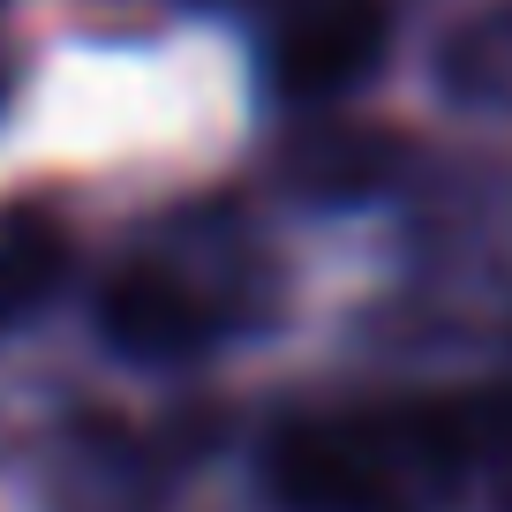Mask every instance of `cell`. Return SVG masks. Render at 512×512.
Returning <instances> with one entry per match:
<instances>
[{
	"label": "cell",
	"mask_w": 512,
	"mask_h": 512,
	"mask_svg": "<svg viewBox=\"0 0 512 512\" xmlns=\"http://www.w3.org/2000/svg\"><path fill=\"white\" fill-rule=\"evenodd\" d=\"M234 8H272V0H234Z\"/></svg>",
	"instance_id": "52a82bcc"
},
{
	"label": "cell",
	"mask_w": 512,
	"mask_h": 512,
	"mask_svg": "<svg viewBox=\"0 0 512 512\" xmlns=\"http://www.w3.org/2000/svg\"><path fill=\"white\" fill-rule=\"evenodd\" d=\"M0 106H8V61H0Z\"/></svg>",
	"instance_id": "8992f818"
},
{
	"label": "cell",
	"mask_w": 512,
	"mask_h": 512,
	"mask_svg": "<svg viewBox=\"0 0 512 512\" xmlns=\"http://www.w3.org/2000/svg\"><path fill=\"white\" fill-rule=\"evenodd\" d=\"M505 512H512V497H505Z\"/></svg>",
	"instance_id": "ba28073f"
},
{
	"label": "cell",
	"mask_w": 512,
	"mask_h": 512,
	"mask_svg": "<svg viewBox=\"0 0 512 512\" xmlns=\"http://www.w3.org/2000/svg\"><path fill=\"white\" fill-rule=\"evenodd\" d=\"M475 460V415L445 400H384L287 422L264 452L279 512H445Z\"/></svg>",
	"instance_id": "6da1fadb"
},
{
	"label": "cell",
	"mask_w": 512,
	"mask_h": 512,
	"mask_svg": "<svg viewBox=\"0 0 512 512\" xmlns=\"http://www.w3.org/2000/svg\"><path fill=\"white\" fill-rule=\"evenodd\" d=\"M460 61H475V68H452V83H460V91H505V76H512V8L497 23H482L475 38H467L460 46Z\"/></svg>",
	"instance_id": "5b68a950"
},
{
	"label": "cell",
	"mask_w": 512,
	"mask_h": 512,
	"mask_svg": "<svg viewBox=\"0 0 512 512\" xmlns=\"http://www.w3.org/2000/svg\"><path fill=\"white\" fill-rule=\"evenodd\" d=\"M98 332L113 354L128 362H189V354L219 347L234 332V302L219 287L189 272V264H166V256H136L128 272L106 279L98 294Z\"/></svg>",
	"instance_id": "3957f363"
},
{
	"label": "cell",
	"mask_w": 512,
	"mask_h": 512,
	"mask_svg": "<svg viewBox=\"0 0 512 512\" xmlns=\"http://www.w3.org/2000/svg\"><path fill=\"white\" fill-rule=\"evenodd\" d=\"M384 0H272L264 8V83L287 106H339L384 61Z\"/></svg>",
	"instance_id": "7a4b0ae2"
},
{
	"label": "cell",
	"mask_w": 512,
	"mask_h": 512,
	"mask_svg": "<svg viewBox=\"0 0 512 512\" xmlns=\"http://www.w3.org/2000/svg\"><path fill=\"white\" fill-rule=\"evenodd\" d=\"M68 279V226L46 204H0V332L46 309Z\"/></svg>",
	"instance_id": "277c9868"
}]
</instances>
